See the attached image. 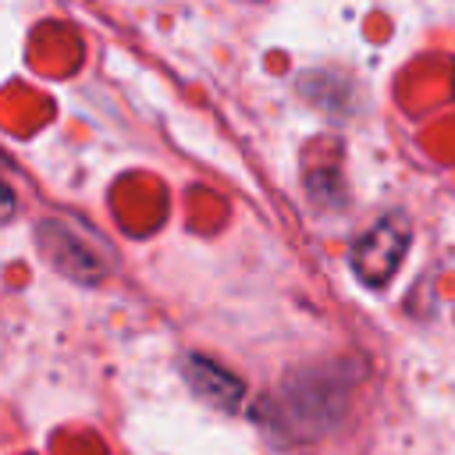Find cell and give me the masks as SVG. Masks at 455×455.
Returning <instances> with one entry per match:
<instances>
[{"instance_id":"6da1fadb","label":"cell","mask_w":455,"mask_h":455,"mask_svg":"<svg viewBox=\"0 0 455 455\" xmlns=\"http://www.w3.org/2000/svg\"><path fill=\"white\" fill-rule=\"evenodd\" d=\"M405 249H409V224L391 213V217L377 220L370 231H363L355 238V245H352V270H355V277L363 284L380 288L398 270Z\"/></svg>"},{"instance_id":"7a4b0ae2","label":"cell","mask_w":455,"mask_h":455,"mask_svg":"<svg viewBox=\"0 0 455 455\" xmlns=\"http://www.w3.org/2000/svg\"><path fill=\"white\" fill-rule=\"evenodd\" d=\"M185 380L192 384L196 395H203L206 402H213L217 409H235L242 398V380H235L228 370L213 366L210 359H188L185 363Z\"/></svg>"},{"instance_id":"3957f363","label":"cell","mask_w":455,"mask_h":455,"mask_svg":"<svg viewBox=\"0 0 455 455\" xmlns=\"http://www.w3.org/2000/svg\"><path fill=\"white\" fill-rule=\"evenodd\" d=\"M14 213V192H11V185L0 178V220H7Z\"/></svg>"}]
</instances>
